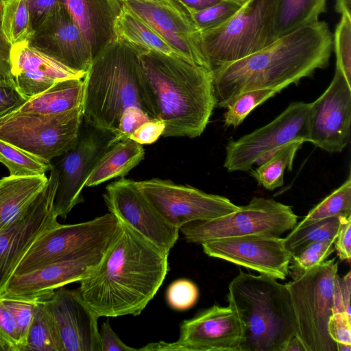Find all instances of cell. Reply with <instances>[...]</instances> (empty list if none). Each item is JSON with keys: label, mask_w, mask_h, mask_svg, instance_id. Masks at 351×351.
I'll return each mask as SVG.
<instances>
[{"label": "cell", "mask_w": 351, "mask_h": 351, "mask_svg": "<svg viewBox=\"0 0 351 351\" xmlns=\"http://www.w3.org/2000/svg\"><path fill=\"white\" fill-rule=\"evenodd\" d=\"M119 221L100 261L80 281L82 298L99 317L140 315L169 271V254Z\"/></svg>", "instance_id": "6da1fadb"}, {"label": "cell", "mask_w": 351, "mask_h": 351, "mask_svg": "<svg viewBox=\"0 0 351 351\" xmlns=\"http://www.w3.org/2000/svg\"><path fill=\"white\" fill-rule=\"evenodd\" d=\"M332 45L328 24L318 21L277 38L248 56L211 71L216 106L226 108L230 99L243 92L283 89L297 84L328 65Z\"/></svg>", "instance_id": "7a4b0ae2"}, {"label": "cell", "mask_w": 351, "mask_h": 351, "mask_svg": "<svg viewBox=\"0 0 351 351\" xmlns=\"http://www.w3.org/2000/svg\"><path fill=\"white\" fill-rule=\"evenodd\" d=\"M139 59L156 119L165 125L162 136H199L216 106L211 71L154 51Z\"/></svg>", "instance_id": "3957f363"}, {"label": "cell", "mask_w": 351, "mask_h": 351, "mask_svg": "<svg viewBox=\"0 0 351 351\" xmlns=\"http://www.w3.org/2000/svg\"><path fill=\"white\" fill-rule=\"evenodd\" d=\"M141 52L117 38L92 60L83 77L86 125L114 134L123 112L132 106L156 119L140 62Z\"/></svg>", "instance_id": "277c9868"}, {"label": "cell", "mask_w": 351, "mask_h": 351, "mask_svg": "<svg viewBox=\"0 0 351 351\" xmlns=\"http://www.w3.org/2000/svg\"><path fill=\"white\" fill-rule=\"evenodd\" d=\"M228 306L243 330L240 351H284L295 335V319L287 285L239 271L228 285Z\"/></svg>", "instance_id": "5b68a950"}, {"label": "cell", "mask_w": 351, "mask_h": 351, "mask_svg": "<svg viewBox=\"0 0 351 351\" xmlns=\"http://www.w3.org/2000/svg\"><path fill=\"white\" fill-rule=\"evenodd\" d=\"M277 0H245L228 21L200 32L207 68L213 71L248 56L276 38L274 17Z\"/></svg>", "instance_id": "8992f818"}, {"label": "cell", "mask_w": 351, "mask_h": 351, "mask_svg": "<svg viewBox=\"0 0 351 351\" xmlns=\"http://www.w3.org/2000/svg\"><path fill=\"white\" fill-rule=\"evenodd\" d=\"M338 271L335 258L313 267L287 283L295 319V336L305 351H337L328 332Z\"/></svg>", "instance_id": "52a82bcc"}, {"label": "cell", "mask_w": 351, "mask_h": 351, "mask_svg": "<svg viewBox=\"0 0 351 351\" xmlns=\"http://www.w3.org/2000/svg\"><path fill=\"white\" fill-rule=\"evenodd\" d=\"M82 121V106L52 114L14 110L0 117V139L51 162L75 145Z\"/></svg>", "instance_id": "ba28073f"}, {"label": "cell", "mask_w": 351, "mask_h": 351, "mask_svg": "<svg viewBox=\"0 0 351 351\" xmlns=\"http://www.w3.org/2000/svg\"><path fill=\"white\" fill-rule=\"evenodd\" d=\"M291 207L273 199L254 197L245 206L224 216L184 225L180 230L189 243H202L224 237L261 234L279 237L297 224Z\"/></svg>", "instance_id": "9c48e42d"}, {"label": "cell", "mask_w": 351, "mask_h": 351, "mask_svg": "<svg viewBox=\"0 0 351 351\" xmlns=\"http://www.w3.org/2000/svg\"><path fill=\"white\" fill-rule=\"evenodd\" d=\"M119 226V219L110 212L85 222L59 223L36 240L17 265L13 275L104 249L115 235Z\"/></svg>", "instance_id": "30bf717a"}, {"label": "cell", "mask_w": 351, "mask_h": 351, "mask_svg": "<svg viewBox=\"0 0 351 351\" xmlns=\"http://www.w3.org/2000/svg\"><path fill=\"white\" fill-rule=\"evenodd\" d=\"M310 108L311 103L292 102L270 123L237 140L229 141L223 167L229 172L247 171L287 143L308 141Z\"/></svg>", "instance_id": "8fae6325"}, {"label": "cell", "mask_w": 351, "mask_h": 351, "mask_svg": "<svg viewBox=\"0 0 351 351\" xmlns=\"http://www.w3.org/2000/svg\"><path fill=\"white\" fill-rule=\"evenodd\" d=\"M136 184L156 211L179 229L190 222L216 219L239 208L226 197L169 180L152 178L136 181Z\"/></svg>", "instance_id": "7c38bea8"}, {"label": "cell", "mask_w": 351, "mask_h": 351, "mask_svg": "<svg viewBox=\"0 0 351 351\" xmlns=\"http://www.w3.org/2000/svg\"><path fill=\"white\" fill-rule=\"evenodd\" d=\"M57 185V174L51 169L46 185L26 210L0 228V294L36 240L59 224L53 207Z\"/></svg>", "instance_id": "4fadbf2b"}, {"label": "cell", "mask_w": 351, "mask_h": 351, "mask_svg": "<svg viewBox=\"0 0 351 351\" xmlns=\"http://www.w3.org/2000/svg\"><path fill=\"white\" fill-rule=\"evenodd\" d=\"M88 126L82 132L80 130L73 148L51 161L58 177L53 200L58 217L66 219L74 206L84 202L82 189L97 160L111 146L112 133Z\"/></svg>", "instance_id": "5bb4252c"}, {"label": "cell", "mask_w": 351, "mask_h": 351, "mask_svg": "<svg viewBox=\"0 0 351 351\" xmlns=\"http://www.w3.org/2000/svg\"><path fill=\"white\" fill-rule=\"evenodd\" d=\"M243 330L230 306L214 304L180 325L178 339L158 341L138 349L142 351H240Z\"/></svg>", "instance_id": "9a60e30c"}, {"label": "cell", "mask_w": 351, "mask_h": 351, "mask_svg": "<svg viewBox=\"0 0 351 351\" xmlns=\"http://www.w3.org/2000/svg\"><path fill=\"white\" fill-rule=\"evenodd\" d=\"M103 197L110 213L169 254L178 239L180 229L156 211L136 181L121 178L106 187Z\"/></svg>", "instance_id": "2e32d148"}, {"label": "cell", "mask_w": 351, "mask_h": 351, "mask_svg": "<svg viewBox=\"0 0 351 351\" xmlns=\"http://www.w3.org/2000/svg\"><path fill=\"white\" fill-rule=\"evenodd\" d=\"M121 1L184 59L208 69L201 49L200 32L178 0Z\"/></svg>", "instance_id": "e0dca14e"}, {"label": "cell", "mask_w": 351, "mask_h": 351, "mask_svg": "<svg viewBox=\"0 0 351 351\" xmlns=\"http://www.w3.org/2000/svg\"><path fill=\"white\" fill-rule=\"evenodd\" d=\"M308 141L329 153L342 152L350 139L351 85L335 69L325 91L313 102L308 121Z\"/></svg>", "instance_id": "ac0fdd59"}, {"label": "cell", "mask_w": 351, "mask_h": 351, "mask_svg": "<svg viewBox=\"0 0 351 351\" xmlns=\"http://www.w3.org/2000/svg\"><path fill=\"white\" fill-rule=\"evenodd\" d=\"M209 256L222 259L276 279L289 274L292 254L284 239L261 234L224 237L201 243Z\"/></svg>", "instance_id": "d6986e66"}, {"label": "cell", "mask_w": 351, "mask_h": 351, "mask_svg": "<svg viewBox=\"0 0 351 351\" xmlns=\"http://www.w3.org/2000/svg\"><path fill=\"white\" fill-rule=\"evenodd\" d=\"M45 304L56 328L62 351H101L97 320L79 289H54Z\"/></svg>", "instance_id": "ffe728a7"}, {"label": "cell", "mask_w": 351, "mask_h": 351, "mask_svg": "<svg viewBox=\"0 0 351 351\" xmlns=\"http://www.w3.org/2000/svg\"><path fill=\"white\" fill-rule=\"evenodd\" d=\"M27 43L78 72L86 73L93 60L81 30L62 4L34 31Z\"/></svg>", "instance_id": "44dd1931"}, {"label": "cell", "mask_w": 351, "mask_h": 351, "mask_svg": "<svg viewBox=\"0 0 351 351\" xmlns=\"http://www.w3.org/2000/svg\"><path fill=\"white\" fill-rule=\"evenodd\" d=\"M11 73L19 92L27 99L58 82L83 78L86 74L72 70L30 46L27 42L12 46Z\"/></svg>", "instance_id": "7402d4cb"}, {"label": "cell", "mask_w": 351, "mask_h": 351, "mask_svg": "<svg viewBox=\"0 0 351 351\" xmlns=\"http://www.w3.org/2000/svg\"><path fill=\"white\" fill-rule=\"evenodd\" d=\"M106 247L80 256L53 262L21 274H14L2 293L34 295L80 282L99 263Z\"/></svg>", "instance_id": "603a6c76"}, {"label": "cell", "mask_w": 351, "mask_h": 351, "mask_svg": "<svg viewBox=\"0 0 351 351\" xmlns=\"http://www.w3.org/2000/svg\"><path fill=\"white\" fill-rule=\"evenodd\" d=\"M81 30L93 60L117 39L116 24L123 10L121 0H60Z\"/></svg>", "instance_id": "cb8c5ba5"}, {"label": "cell", "mask_w": 351, "mask_h": 351, "mask_svg": "<svg viewBox=\"0 0 351 351\" xmlns=\"http://www.w3.org/2000/svg\"><path fill=\"white\" fill-rule=\"evenodd\" d=\"M48 180L45 175L7 176L0 179V228L17 219L29 207Z\"/></svg>", "instance_id": "d4e9b609"}, {"label": "cell", "mask_w": 351, "mask_h": 351, "mask_svg": "<svg viewBox=\"0 0 351 351\" xmlns=\"http://www.w3.org/2000/svg\"><path fill=\"white\" fill-rule=\"evenodd\" d=\"M144 158L142 145L130 138L118 141L99 158L85 186H95L112 178H123Z\"/></svg>", "instance_id": "484cf974"}, {"label": "cell", "mask_w": 351, "mask_h": 351, "mask_svg": "<svg viewBox=\"0 0 351 351\" xmlns=\"http://www.w3.org/2000/svg\"><path fill=\"white\" fill-rule=\"evenodd\" d=\"M84 88L83 78L60 81L30 97L15 110L42 114L64 112L82 105Z\"/></svg>", "instance_id": "4316f807"}, {"label": "cell", "mask_w": 351, "mask_h": 351, "mask_svg": "<svg viewBox=\"0 0 351 351\" xmlns=\"http://www.w3.org/2000/svg\"><path fill=\"white\" fill-rule=\"evenodd\" d=\"M116 32L117 38L126 40L143 52L154 51L184 59L152 28L123 4V10L117 21Z\"/></svg>", "instance_id": "83f0119b"}, {"label": "cell", "mask_w": 351, "mask_h": 351, "mask_svg": "<svg viewBox=\"0 0 351 351\" xmlns=\"http://www.w3.org/2000/svg\"><path fill=\"white\" fill-rule=\"evenodd\" d=\"M326 8V0H277L274 17L277 38L317 22Z\"/></svg>", "instance_id": "f1b7e54d"}, {"label": "cell", "mask_w": 351, "mask_h": 351, "mask_svg": "<svg viewBox=\"0 0 351 351\" xmlns=\"http://www.w3.org/2000/svg\"><path fill=\"white\" fill-rule=\"evenodd\" d=\"M304 142L293 141L278 149L254 169L250 175L265 189L273 191L284 184V173L291 171L297 152Z\"/></svg>", "instance_id": "f546056e"}, {"label": "cell", "mask_w": 351, "mask_h": 351, "mask_svg": "<svg viewBox=\"0 0 351 351\" xmlns=\"http://www.w3.org/2000/svg\"><path fill=\"white\" fill-rule=\"evenodd\" d=\"M348 217L333 216L306 223H297L284 239L285 247L293 255L309 243L335 240L341 223Z\"/></svg>", "instance_id": "4dcf8cb0"}, {"label": "cell", "mask_w": 351, "mask_h": 351, "mask_svg": "<svg viewBox=\"0 0 351 351\" xmlns=\"http://www.w3.org/2000/svg\"><path fill=\"white\" fill-rule=\"evenodd\" d=\"M53 291L46 292L38 301L22 351H62V346L45 304Z\"/></svg>", "instance_id": "1f68e13d"}, {"label": "cell", "mask_w": 351, "mask_h": 351, "mask_svg": "<svg viewBox=\"0 0 351 351\" xmlns=\"http://www.w3.org/2000/svg\"><path fill=\"white\" fill-rule=\"evenodd\" d=\"M0 162L8 168L10 176L14 177L43 176L51 169V162L1 139Z\"/></svg>", "instance_id": "d6a6232c"}, {"label": "cell", "mask_w": 351, "mask_h": 351, "mask_svg": "<svg viewBox=\"0 0 351 351\" xmlns=\"http://www.w3.org/2000/svg\"><path fill=\"white\" fill-rule=\"evenodd\" d=\"M3 28L12 45L28 42L34 31L25 0H3Z\"/></svg>", "instance_id": "836d02e7"}, {"label": "cell", "mask_w": 351, "mask_h": 351, "mask_svg": "<svg viewBox=\"0 0 351 351\" xmlns=\"http://www.w3.org/2000/svg\"><path fill=\"white\" fill-rule=\"evenodd\" d=\"M282 90L280 88H263L237 95L226 105V112L223 117L225 125L237 128L255 108L274 97Z\"/></svg>", "instance_id": "e575fe53"}, {"label": "cell", "mask_w": 351, "mask_h": 351, "mask_svg": "<svg viewBox=\"0 0 351 351\" xmlns=\"http://www.w3.org/2000/svg\"><path fill=\"white\" fill-rule=\"evenodd\" d=\"M46 292L34 295L0 294V300L9 309L14 319L20 341L19 351H22L25 346L36 305Z\"/></svg>", "instance_id": "d590c367"}, {"label": "cell", "mask_w": 351, "mask_h": 351, "mask_svg": "<svg viewBox=\"0 0 351 351\" xmlns=\"http://www.w3.org/2000/svg\"><path fill=\"white\" fill-rule=\"evenodd\" d=\"M333 216H351V177L314 206L300 221L306 223Z\"/></svg>", "instance_id": "8d00e7d4"}, {"label": "cell", "mask_w": 351, "mask_h": 351, "mask_svg": "<svg viewBox=\"0 0 351 351\" xmlns=\"http://www.w3.org/2000/svg\"><path fill=\"white\" fill-rule=\"evenodd\" d=\"M334 243L335 240L313 242L293 254L289 265V274L293 280L325 261L335 250Z\"/></svg>", "instance_id": "74e56055"}, {"label": "cell", "mask_w": 351, "mask_h": 351, "mask_svg": "<svg viewBox=\"0 0 351 351\" xmlns=\"http://www.w3.org/2000/svg\"><path fill=\"white\" fill-rule=\"evenodd\" d=\"M245 1L221 0L200 11L190 12L191 19L199 32L217 27L234 15Z\"/></svg>", "instance_id": "f35d334b"}, {"label": "cell", "mask_w": 351, "mask_h": 351, "mask_svg": "<svg viewBox=\"0 0 351 351\" xmlns=\"http://www.w3.org/2000/svg\"><path fill=\"white\" fill-rule=\"evenodd\" d=\"M336 55V69L351 85V16L342 15L332 38Z\"/></svg>", "instance_id": "ab89813d"}, {"label": "cell", "mask_w": 351, "mask_h": 351, "mask_svg": "<svg viewBox=\"0 0 351 351\" xmlns=\"http://www.w3.org/2000/svg\"><path fill=\"white\" fill-rule=\"evenodd\" d=\"M198 295L196 285L188 279L182 278L175 280L169 286L166 298L173 309L184 311L195 304Z\"/></svg>", "instance_id": "60d3db41"}, {"label": "cell", "mask_w": 351, "mask_h": 351, "mask_svg": "<svg viewBox=\"0 0 351 351\" xmlns=\"http://www.w3.org/2000/svg\"><path fill=\"white\" fill-rule=\"evenodd\" d=\"M149 119V117L139 107L132 106L127 108L121 115L117 130L110 141V145L129 138L143 123Z\"/></svg>", "instance_id": "b9f144b4"}, {"label": "cell", "mask_w": 351, "mask_h": 351, "mask_svg": "<svg viewBox=\"0 0 351 351\" xmlns=\"http://www.w3.org/2000/svg\"><path fill=\"white\" fill-rule=\"evenodd\" d=\"M3 0H0V84H15L10 65L12 45L3 28Z\"/></svg>", "instance_id": "7bdbcfd3"}, {"label": "cell", "mask_w": 351, "mask_h": 351, "mask_svg": "<svg viewBox=\"0 0 351 351\" xmlns=\"http://www.w3.org/2000/svg\"><path fill=\"white\" fill-rule=\"evenodd\" d=\"M328 332L336 343L351 345V318L345 312L332 314L328 320Z\"/></svg>", "instance_id": "ee69618b"}, {"label": "cell", "mask_w": 351, "mask_h": 351, "mask_svg": "<svg viewBox=\"0 0 351 351\" xmlns=\"http://www.w3.org/2000/svg\"><path fill=\"white\" fill-rule=\"evenodd\" d=\"M0 338L7 343L12 351H19L20 341L13 316L0 300Z\"/></svg>", "instance_id": "f6af8a7d"}, {"label": "cell", "mask_w": 351, "mask_h": 351, "mask_svg": "<svg viewBox=\"0 0 351 351\" xmlns=\"http://www.w3.org/2000/svg\"><path fill=\"white\" fill-rule=\"evenodd\" d=\"M165 123L159 119H150L143 123L129 137L141 145L156 142L162 135Z\"/></svg>", "instance_id": "bcb514c9"}, {"label": "cell", "mask_w": 351, "mask_h": 351, "mask_svg": "<svg viewBox=\"0 0 351 351\" xmlns=\"http://www.w3.org/2000/svg\"><path fill=\"white\" fill-rule=\"evenodd\" d=\"M27 5L33 31L60 4V0H25Z\"/></svg>", "instance_id": "7dc6e473"}, {"label": "cell", "mask_w": 351, "mask_h": 351, "mask_svg": "<svg viewBox=\"0 0 351 351\" xmlns=\"http://www.w3.org/2000/svg\"><path fill=\"white\" fill-rule=\"evenodd\" d=\"M27 100L15 84H0V117L15 110Z\"/></svg>", "instance_id": "c3c4849f"}, {"label": "cell", "mask_w": 351, "mask_h": 351, "mask_svg": "<svg viewBox=\"0 0 351 351\" xmlns=\"http://www.w3.org/2000/svg\"><path fill=\"white\" fill-rule=\"evenodd\" d=\"M101 351H136L138 349L124 343L112 329L108 319L99 329Z\"/></svg>", "instance_id": "681fc988"}, {"label": "cell", "mask_w": 351, "mask_h": 351, "mask_svg": "<svg viewBox=\"0 0 351 351\" xmlns=\"http://www.w3.org/2000/svg\"><path fill=\"white\" fill-rule=\"evenodd\" d=\"M334 244L339 259L346 261L350 263L351 259V216H349L341 223Z\"/></svg>", "instance_id": "f907efd6"}, {"label": "cell", "mask_w": 351, "mask_h": 351, "mask_svg": "<svg viewBox=\"0 0 351 351\" xmlns=\"http://www.w3.org/2000/svg\"><path fill=\"white\" fill-rule=\"evenodd\" d=\"M350 271L346 276L340 278L341 293L343 297V302L344 309L348 317L351 318L350 311V292H351V278Z\"/></svg>", "instance_id": "816d5d0a"}, {"label": "cell", "mask_w": 351, "mask_h": 351, "mask_svg": "<svg viewBox=\"0 0 351 351\" xmlns=\"http://www.w3.org/2000/svg\"><path fill=\"white\" fill-rule=\"evenodd\" d=\"M190 12H197L210 7L221 0H178Z\"/></svg>", "instance_id": "f5cc1de1"}, {"label": "cell", "mask_w": 351, "mask_h": 351, "mask_svg": "<svg viewBox=\"0 0 351 351\" xmlns=\"http://www.w3.org/2000/svg\"><path fill=\"white\" fill-rule=\"evenodd\" d=\"M335 10L341 16H351V0H336Z\"/></svg>", "instance_id": "db71d44e"}, {"label": "cell", "mask_w": 351, "mask_h": 351, "mask_svg": "<svg viewBox=\"0 0 351 351\" xmlns=\"http://www.w3.org/2000/svg\"><path fill=\"white\" fill-rule=\"evenodd\" d=\"M284 351H305V349L300 339L295 335L287 342Z\"/></svg>", "instance_id": "11a10c76"}, {"label": "cell", "mask_w": 351, "mask_h": 351, "mask_svg": "<svg viewBox=\"0 0 351 351\" xmlns=\"http://www.w3.org/2000/svg\"><path fill=\"white\" fill-rule=\"evenodd\" d=\"M337 344V351H351V345L343 343H336Z\"/></svg>", "instance_id": "9f6ffc18"}, {"label": "cell", "mask_w": 351, "mask_h": 351, "mask_svg": "<svg viewBox=\"0 0 351 351\" xmlns=\"http://www.w3.org/2000/svg\"><path fill=\"white\" fill-rule=\"evenodd\" d=\"M0 351H12V348L0 338Z\"/></svg>", "instance_id": "6f0895ef"}, {"label": "cell", "mask_w": 351, "mask_h": 351, "mask_svg": "<svg viewBox=\"0 0 351 351\" xmlns=\"http://www.w3.org/2000/svg\"><path fill=\"white\" fill-rule=\"evenodd\" d=\"M145 1H167V0H145Z\"/></svg>", "instance_id": "680465c9"}, {"label": "cell", "mask_w": 351, "mask_h": 351, "mask_svg": "<svg viewBox=\"0 0 351 351\" xmlns=\"http://www.w3.org/2000/svg\"><path fill=\"white\" fill-rule=\"evenodd\" d=\"M241 1H245V0H241Z\"/></svg>", "instance_id": "91938a15"}]
</instances>
